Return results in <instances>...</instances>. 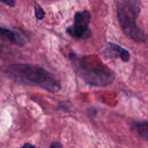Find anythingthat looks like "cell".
Here are the masks:
<instances>
[{"instance_id": "1", "label": "cell", "mask_w": 148, "mask_h": 148, "mask_svg": "<svg viewBox=\"0 0 148 148\" xmlns=\"http://www.w3.org/2000/svg\"><path fill=\"white\" fill-rule=\"evenodd\" d=\"M70 60L76 75L91 86L106 87L114 80L113 71L96 57L71 53Z\"/></svg>"}, {"instance_id": "2", "label": "cell", "mask_w": 148, "mask_h": 148, "mask_svg": "<svg viewBox=\"0 0 148 148\" xmlns=\"http://www.w3.org/2000/svg\"><path fill=\"white\" fill-rule=\"evenodd\" d=\"M8 75L17 82L40 88L50 93H57L61 86L53 74L31 64L15 63L7 69Z\"/></svg>"}, {"instance_id": "3", "label": "cell", "mask_w": 148, "mask_h": 148, "mask_svg": "<svg viewBox=\"0 0 148 148\" xmlns=\"http://www.w3.org/2000/svg\"><path fill=\"white\" fill-rule=\"evenodd\" d=\"M140 11V0H120L118 3L117 17L124 34L135 42H145L146 35L136 23Z\"/></svg>"}, {"instance_id": "4", "label": "cell", "mask_w": 148, "mask_h": 148, "mask_svg": "<svg viewBox=\"0 0 148 148\" xmlns=\"http://www.w3.org/2000/svg\"><path fill=\"white\" fill-rule=\"evenodd\" d=\"M91 21V15L89 11L84 10L75 14L73 24L67 28V33L76 38H87L91 35L88 29Z\"/></svg>"}, {"instance_id": "5", "label": "cell", "mask_w": 148, "mask_h": 148, "mask_svg": "<svg viewBox=\"0 0 148 148\" xmlns=\"http://www.w3.org/2000/svg\"><path fill=\"white\" fill-rule=\"evenodd\" d=\"M104 54L106 57H120L123 62H128L130 59L129 52L113 42L108 43Z\"/></svg>"}, {"instance_id": "6", "label": "cell", "mask_w": 148, "mask_h": 148, "mask_svg": "<svg viewBox=\"0 0 148 148\" xmlns=\"http://www.w3.org/2000/svg\"><path fill=\"white\" fill-rule=\"evenodd\" d=\"M0 36L8 39L10 42L15 43L17 45H24L26 42V39L23 35L17 33L11 29L3 28L0 25Z\"/></svg>"}, {"instance_id": "7", "label": "cell", "mask_w": 148, "mask_h": 148, "mask_svg": "<svg viewBox=\"0 0 148 148\" xmlns=\"http://www.w3.org/2000/svg\"><path fill=\"white\" fill-rule=\"evenodd\" d=\"M135 131L144 140H148V122H140L134 125Z\"/></svg>"}, {"instance_id": "8", "label": "cell", "mask_w": 148, "mask_h": 148, "mask_svg": "<svg viewBox=\"0 0 148 148\" xmlns=\"http://www.w3.org/2000/svg\"><path fill=\"white\" fill-rule=\"evenodd\" d=\"M34 11H35V16H36L37 19L41 20V19H43L44 17V10L37 3H35V6H34Z\"/></svg>"}, {"instance_id": "9", "label": "cell", "mask_w": 148, "mask_h": 148, "mask_svg": "<svg viewBox=\"0 0 148 148\" xmlns=\"http://www.w3.org/2000/svg\"><path fill=\"white\" fill-rule=\"evenodd\" d=\"M0 2H2L3 3L10 6V7H14L15 4H16V2L15 0H0Z\"/></svg>"}, {"instance_id": "10", "label": "cell", "mask_w": 148, "mask_h": 148, "mask_svg": "<svg viewBox=\"0 0 148 148\" xmlns=\"http://www.w3.org/2000/svg\"><path fill=\"white\" fill-rule=\"evenodd\" d=\"M60 147H61V145H60L58 142H53V143L51 145L50 148H59Z\"/></svg>"}, {"instance_id": "11", "label": "cell", "mask_w": 148, "mask_h": 148, "mask_svg": "<svg viewBox=\"0 0 148 148\" xmlns=\"http://www.w3.org/2000/svg\"><path fill=\"white\" fill-rule=\"evenodd\" d=\"M20 148H36L33 145H31V144H30V143H26V144H24L22 147Z\"/></svg>"}, {"instance_id": "12", "label": "cell", "mask_w": 148, "mask_h": 148, "mask_svg": "<svg viewBox=\"0 0 148 148\" xmlns=\"http://www.w3.org/2000/svg\"><path fill=\"white\" fill-rule=\"evenodd\" d=\"M0 51H1V49H0Z\"/></svg>"}]
</instances>
